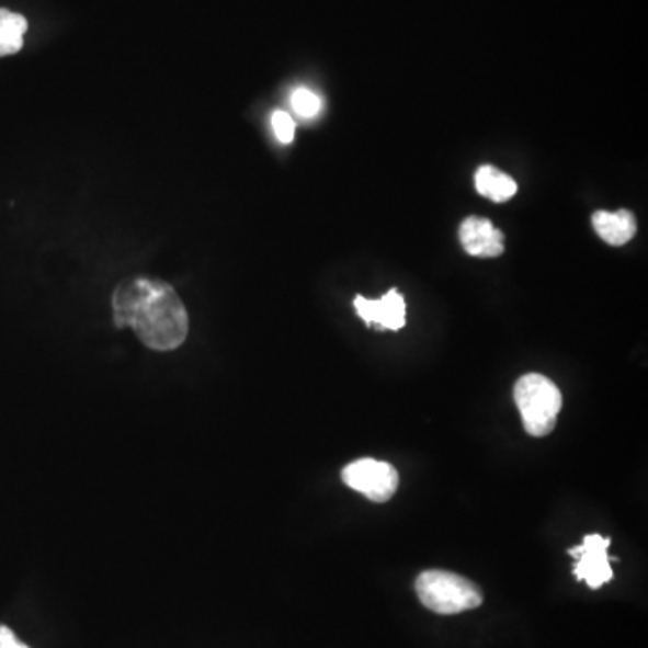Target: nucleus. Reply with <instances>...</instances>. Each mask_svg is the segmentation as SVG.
I'll return each instance as SVG.
<instances>
[{
  "instance_id": "obj_10",
  "label": "nucleus",
  "mask_w": 648,
  "mask_h": 648,
  "mask_svg": "<svg viewBox=\"0 0 648 648\" xmlns=\"http://www.w3.org/2000/svg\"><path fill=\"white\" fill-rule=\"evenodd\" d=\"M27 21L19 13L0 10V56L15 55L24 46Z\"/></svg>"
},
{
  "instance_id": "obj_1",
  "label": "nucleus",
  "mask_w": 648,
  "mask_h": 648,
  "mask_svg": "<svg viewBox=\"0 0 648 648\" xmlns=\"http://www.w3.org/2000/svg\"><path fill=\"white\" fill-rule=\"evenodd\" d=\"M117 328L130 327L139 341L156 352H171L186 341L190 317L171 285L150 277L121 283L112 297Z\"/></svg>"
},
{
  "instance_id": "obj_9",
  "label": "nucleus",
  "mask_w": 648,
  "mask_h": 648,
  "mask_svg": "<svg viewBox=\"0 0 648 648\" xmlns=\"http://www.w3.org/2000/svg\"><path fill=\"white\" fill-rule=\"evenodd\" d=\"M476 187L479 195L493 202H504L518 193V182L512 177L493 167H481L476 173Z\"/></svg>"
},
{
  "instance_id": "obj_11",
  "label": "nucleus",
  "mask_w": 648,
  "mask_h": 648,
  "mask_svg": "<svg viewBox=\"0 0 648 648\" xmlns=\"http://www.w3.org/2000/svg\"><path fill=\"white\" fill-rule=\"evenodd\" d=\"M292 106H294L297 116L303 117V120H312L321 112L322 101L321 98L317 96L316 92L302 87L292 94Z\"/></svg>"
},
{
  "instance_id": "obj_4",
  "label": "nucleus",
  "mask_w": 648,
  "mask_h": 648,
  "mask_svg": "<svg viewBox=\"0 0 648 648\" xmlns=\"http://www.w3.org/2000/svg\"><path fill=\"white\" fill-rule=\"evenodd\" d=\"M342 481L373 503H386L397 493L400 479L391 463L362 457L344 467Z\"/></svg>"
},
{
  "instance_id": "obj_2",
  "label": "nucleus",
  "mask_w": 648,
  "mask_h": 648,
  "mask_svg": "<svg viewBox=\"0 0 648 648\" xmlns=\"http://www.w3.org/2000/svg\"><path fill=\"white\" fill-rule=\"evenodd\" d=\"M420 602L436 614H459L473 611L482 603L481 589L462 575L431 569L417 578Z\"/></svg>"
},
{
  "instance_id": "obj_5",
  "label": "nucleus",
  "mask_w": 648,
  "mask_h": 648,
  "mask_svg": "<svg viewBox=\"0 0 648 648\" xmlns=\"http://www.w3.org/2000/svg\"><path fill=\"white\" fill-rule=\"evenodd\" d=\"M609 546L611 538L602 537L600 533H591L583 537L580 546L569 549V555L577 558L573 569L577 580L588 583L591 589H600L613 580Z\"/></svg>"
},
{
  "instance_id": "obj_6",
  "label": "nucleus",
  "mask_w": 648,
  "mask_h": 648,
  "mask_svg": "<svg viewBox=\"0 0 648 648\" xmlns=\"http://www.w3.org/2000/svg\"><path fill=\"white\" fill-rule=\"evenodd\" d=\"M353 305L367 325H378L387 330H400L406 325V299L395 288L378 299L357 296Z\"/></svg>"
},
{
  "instance_id": "obj_8",
  "label": "nucleus",
  "mask_w": 648,
  "mask_h": 648,
  "mask_svg": "<svg viewBox=\"0 0 648 648\" xmlns=\"http://www.w3.org/2000/svg\"><path fill=\"white\" fill-rule=\"evenodd\" d=\"M593 226L602 240L611 246H624L628 240H633L638 231V224L633 213L622 212L609 213L599 212L593 215Z\"/></svg>"
},
{
  "instance_id": "obj_3",
  "label": "nucleus",
  "mask_w": 648,
  "mask_h": 648,
  "mask_svg": "<svg viewBox=\"0 0 648 648\" xmlns=\"http://www.w3.org/2000/svg\"><path fill=\"white\" fill-rule=\"evenodd\" d=\"M513 397L526 432L535 437L548 436L562 408V395L555 383L538 373H528L519 378Z\"/></svg>"
},
{
  "instance_id": "obj_13",
  "label": "nucleus",
  "mask_w": 648,
  "mask_h": 648,
  "mask_svg": "<svg viewBox=\"0 0 648 648\" xmlns=\"http://www.w3.org/2000/svg\"><path fill=\"white\" fill-rule=\"evenodd\" d=\"M0 648H30L16 639L15 634L5 625H0Z\"/></svg>"
},
{
  "instance_id": "obj_12",
  "label": "nucleus",
  "mask_w": 648,
  "mask_h": 648,
  "mask_svg": "<svg viewBox=\"0 0 648 648\" xmlns=\"http://www.w3.org/2000/svg\"><path fill=\"white\" fill-rule=\"evenodd\" d=\"M272 128H274V134H276L277 139H280L283 145H288V143L294 141V136H296V125H294V121H292V117L288 116L287 112L276 111L272 114Z\"/></svg>"
},
{
  "instance_id": "obj_7",
  "label": "nucleus",
  "mask_w": 648,
  "mask_h": 648,
  "mask_svg": "<svg viewBox=\"0 0 648 648\" xmlns=\"http://www.w3.org/2000/svg\"><path fill=\"white\" fill-rule=\"evenodd\" d=\"M459 240L468 254L479 258L499 257L504 251L503 232L492 221L479 216H468L459 227Z\"/></svg>"
}]
</instances>
